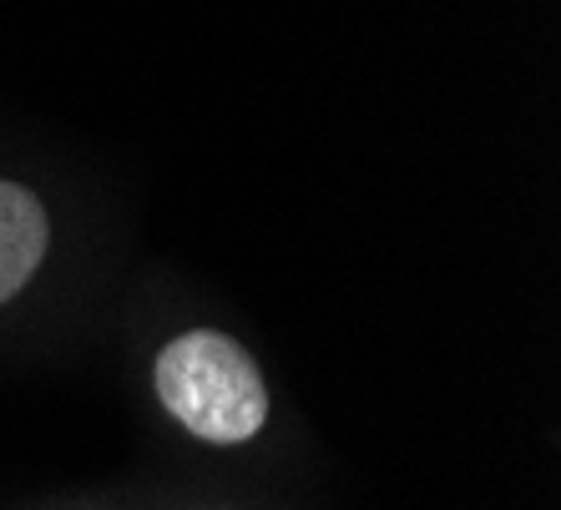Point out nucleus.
Masks as SVG:
<instances>
[{"label":"nucleus","instance_id":"f257e3e1","mask_svg":"<svg viewBox=\"0 0 561 510\" xmlns=\"http://www.w3.org/2000/svg\"><path fill=\"white\" fill-rule=\"evenodd\" d=\"M157 399L208 445H243L268 419L259 364L218 328H193L157 353Z\"/></svg>","mask_w":561,"mask_h":510},{"label":"nucleus","instance_id":"f03ea898","mask_svg":"<svg viewBox=\"0 0 561 510\" xmlns=\"http://www.w3.org/2000/svg\"><path fill=\"white\" fill-rule=\"evenodd\" d=\"M46 208L21 183H0V303L15 299L46 258Z\"/></svg>","mask_w":561,"mask_h":510}]
</instances>
